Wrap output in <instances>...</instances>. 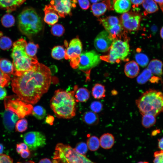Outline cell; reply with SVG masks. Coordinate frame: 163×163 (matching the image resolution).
I'll list each match as a JSON object with an SVG mask.
<instances>
[{"label":"cell","mask_w":163,"mask_h":163,"mask_svg":"<svg viewBox=\"0 0 163 163\" xmlns=\"http://www.w3.org/2000/svg\"><path fill=\"white\" fill-rule=\"evenodd\" d=\"M11 80L13 91L24 101L35 104L46 92L50 86L51 73L50 68L39 63L28 71H15Z\"/></svg>","instance_id":"6da1fadb"},{"label":"cell","mask_w":163,"mask_h":163,"mask_svg":"<svg viewBox=\"0 0 163 163\" xmlns=\"http://www.w3.org/2000/svg\"><path fill=\"white\" fill-rule=\"evenodd\" d=\"M77 88L75 86L72 91L58 89L55 92L51 99L50 105L58 117L69 119L75 116L76 100L75 94Z\"/></svg>","instance_id":"7a4b0ae2"},{"label":"cell","mask_w":163,"mask_h":163,"mask_svg":"<svg viewBox=\"0 0 163 163\" xmlns=\"http://www.w3.org/2000/svg\"><path fill=\"white\" fill-rule=\"evenodd\" d=\"M141 114H150L155 117L163 112V93L150 89L136 100Z\"/></svg>","instance_id":"3957f363"},{"label":"cell","mask_w":163,"mask_h":163,"mask_svg":"<svg viewBox=\"0 0 163 163\" xmlns=\"http://www.w3.org/2000/svg\"><path fill=\"white\" fill-rule=\"evenodd\" d=\"M18 25L20 31L28 37L37 34L43 26L40 15L35 9L30 7L24 8L18 15Z\"/></svg>","instance_id":"277c9868"},{"label":"cell","mask_w":163,"mask_h":163,"mask_svg":"<svg viewBox=\"0 0 163 163\" xmlns=\"http://www.w3.org/2000/svg\"><path fill=\"white\" fill-rule=\"evenodd\" d=\"M26 40L21 38L13 44L12 53L13 64L16 71L23 72L31 69L38 65L37 57H31L27 54Z\"/></svg>","instance_id":"5b68a950"},{"label":"cell","mask_w":163,"mask_h":163,"mask_svg":"<svg viewBox=\"0 0 163 163\" xmlns=\"http://www.w3.org/2000/svg\"><path fill=\"white\" fill-rule=\"evenodd\" d=\"M53 159L59 163H95L77 152L68 145L59 143L56 146Z\"/></svg>","instance_id":"8992f818"},{"label":"cell","mask_w":163,"mask_h":163,"mask_svg":"<svg viewBox=\"0 0 163 163\" xmlns=\"http://www.w3.org/2000/svg\"><path fill=\"white\" fill-rule=\"evenodd\" d=\"M5 109L10 110L15 113L19 118H23L32 113L33 107L15 95L6 97L4 99Z\"/></svg>","instance_id":"52a82bcc"},{"label":"cell","mask_w":163,"mask_h":163,"mask_svg":"<svg viewBox=\"0 0 163 163\" xmlns=\"http://www.w3.org/2000/svg\"><path fill=\"white\" fill-rule=\"evenodd\" d=\"M129 52V45L127 41L120 39L114 40L110 49L108 55L104 58L108 62L113 63L120 60H124Z\"/></svg>","instance_id":"ba28073f"},{"label":"cell","mask_w":163,"mask_h":163,"mask_svg":"<svg viewBox=\"0 0 163 163\" xmlns=\"http://www.w3.org/2000/svg\"><path fill=\"white\" fill-rule=\"evenodd\" d=\"M101 57L95 51L91 50L81 53L78 68L88 77L91 69L100 63Z\"/></svg>","instance_id":"9c48e42d"},{"label":"cell","mask_w":163,"mask_h":163,"mask_svg":"<svg viewBox=\"0 0 163 163\" xmlns=\"http://www.w3.org/2000/svg\"><path fill=\"white\" fill-rule=\"evenodd\" d=\"M82 50V42L77 37L70 41L66 50L64 58L66 59L70 60V65L74 69L78 68Z\"/></svg>","instance_id":"30bf717a"},{"label":"cell","mask_w":163,"mask_h":163,"mask_svg":"<svg viewBox=\"0 0 163 163\" xmlns=\"http://www.w3.org/2000/svg\"><path fill=\"white\" fill-rule=\"evenodd\" d=\"M24 142L32 151L44 147L46 144V138L42 133L39 131H30L23 136Z\"/></svg>","instance_id":"8fae6325"},{"label":"cell","mask_w":163,"mask_h":163,"mask_svg":"<svg viewBox=\"0 0 163 163\" xmlns=\"http://www.w3.org/2000/svg\"><path fill=\"white\" fill-rule=\"evenodd\" d=\"M113 40L109 33L104 30L100 32L95 38L94 46L98 51L104 52L110 49Z\"/></svg>","instance_id":"7c38bea8"},{"label":"cell","mask_w":163,"mask_h":163,"mask_svg":"<svg viewBox=\"0 0 163 163\" xmlns=\"http://www.w3.org/2000/svg\"><path fill=\"white\" fill-rule=\"evenodd\" d=\"M75 2L72 0H51L50 4L53 6L59 16L64 18L71 15L72 8L75 6Z\"/></svg>","instance_id":"4fadbf2b"},{"label":"cell","mask_w":163,"mask_h":163,"mask_svg":"<svg viewBox=\"0 0 163 163\" xmlns=\"http://www.w3.org/2000/svg\"><path fill=\"white\" fill-rule=\"evenodd\" d=\"M3 122L5 128L8 131L12 130L18 119V116L13 111L5 109L2 114Z\"/></svg>","instance_id":"5bb4252c"},{"label":"cell","mask_w":163,"mask_h":163,"mask_svg":"<svg viewBox=\"0 0 163 163\" xmlns=\"http://www.w3.org/2000/svg\"><path fill=\"white\" fill-rule=\"evenodd\" d=\"M44 22L48 24L53 25L58 21L59 15L53 6L51 4L46 5L43 9Z\"/></svg>","instance_id":"9a60e30c"},{"label":"cell","mask_w":163,"mask_h":163,"mask_svg":"<svg viewBox=\"0 0 163 163\" xmlns=\"http://www.w3.org/2000/svg\"><path fill=\"white\" fill-rule=\"evenodd\" d=\"M141 17L139 15H131L125 20L121 21V24L123 28L130 31L138 30L139 27Z\"/></svg>","instance_id":"2e32d148"},{"label":"cell","mask_w":163,"mask_h":163,"mask_svg":"<svg viewBox=\"0 0 163 163\" xmlns=\"http://www.w3.org/2000/svg\"><path fill=\"white\" fill-rule=\"evenodd\" d=\"M26 0H0V8L6 10L8 12L15 10Z\"/></svg>","instance_id":"e0dca14e"},{"label":"cell","mask_w":163,"mask_h":163,"mask_svg":"<svg viewBox=\"0 0 163 163\" xmlns=\"http://www.w3.org/2000/svg\"><path fill=\"white\" fill-rule=\"evenodd\" d=\"M124 71L127 77L133 78L138 75L139 72V68L136 62L132 60L129 62L125 64Z\"/></svg>","instance_id":"ac0fdd59"},{"label":"cell","mask_w":163,"mask_h":163,"mask_svg":"<svg viewBox=\"0 0 163 163\" xmlns=\"http://www.w3.org/2000/svg\"><path fill=\"white\" fill-rule=\"evenodd\" d=\"M131 3L130 0H116L113 5L115 11L118 13L127 12L130 9Z\"/></svg>","instance_id":"d6986e66"},{"label":"cell","mask_w":163,"mask_h":163,"mask_svg":"<svg viewBox=\"0 0 163 163\" xmlns=\"http://www.w3.org/2000/svg\"><path fill=\"white\" fill-rule=\"evenodd\" d=\"M98 20L107 31L120 23L118 18L115 16H109L99 19Z\"/></svg>","instance_id":"ffe728a7"},{"label":"cell","mask_w":163,"mask_h":163,"mask_svg":"<svg viewBox=\"0 0 163 163\" xmlns=\"http://www.w3.org/2000/svg\"><path fill=\"white\" fill-rule=\"evenodd\" d=\"M115 139L113 135L110 133H105L100 137V145L104 149H109L113 145Z\"/></svg>","instance_id":"44dd1931"},{"label":"cell","mask_w":163,"mask_h":163,"mask_svg":"<svg viewBox=\"0 0 163 163\" xmlns=\"http://www.w3.org/2000/svg\"><path fill=\"white\" fill-rule=\"evenodd\" d=\"M162 62L158 59H153L149 63L148 68L152 73L158 76H161L163 74Z\"/></svg>","instance_id":"7402d4cb"},{"label":"cell","mask_w":163,"mask_h":163,"mask_svg":"<svg viewBox=\"0 0 163 163\" xmlns=\"http://www.w3.org/2000/svg\"><path fill=\"white\" fill-rule=\"evenodd\" d=\"M0 69L4 73L9 76L13 75L16 71L13 63L3 58H0Z\"/></svg>","instance_id":"603a6c76"},{"label":"cell","mask_w":163,"mask_h":163,"mask_svg":"<svg viewBox=\"0 0 163 163\" xmlns=\"http://www.w3.org/2000/svg\"><path fill=\"white\" fill-rule=\"evenodd\" d=\"M83 122L89 125H95L98 124L99 118L98 115L93 111H88L84 113L82 117Z\"/></svg>","instance_id":"cb8c5ba5"},{"label":"cell","mask_w":163,"mask_h":163,"mask_svg":"<svg viewBox=\"0 0 163 163\" xmlns=\"http://www.w3.org/2000/svg\"><path fill=\"white\" fill-rule=\"evenodd\" d=\"M91 8L93 14L96 17H99L104 14L107 7L104 2H100L93 3Z\"/></svg>","instance_id":"d4e9b609"},{"label":"cell","mask_w":163,"mask_h":163,"mask_svg":"<svg viewBox=\"0 0 163 163\" xmlns=\"http://www.w3.org/2000/svg\"><path fill=\"white\" fill-rule=\"evenodd\" d=\"M105 86L104 85L97 83L92 88L91 93L94 98L97 99H102L105 97Z\"/></svg>","instance_id":"484cf974"},{"label":"cell","mask_w":163,"mask_h":163,"mask_svg":"<svg viewBox=\"0 0 163 163\" xmlns=\"http://www.w3.org/2000/svg\"><path fill=\"white\" fill-rule=\"evenodd\" d=\"M75 97L76 101L80 102H85L90 97V93L88 90L84 88H81L77 89L75 91Z\"/></svg>","instance_id":"4316f807"},{"label":"cell","mask_w":163,"mask_h":163,"mask_svg":"<svg viewBox=\"0 0 163 163\" xmlns=\"http://www.w3.org/2000/svg\"><path fill=\"white\" fill-rule=\"evenodd\" d=\"M142 6L147 14L153 13L158 10V7L153 0H144Z\"/></svg>","instance_id":"83f0119b"},{"label":"cell","mask_w":163,"mask_h":163,"mask_svg":"<svg viewBox=\"0 0 163 163\" xmlns=\"http://www.w3.org/2000/svg\"><path fill=\"white\" fill-rule=\"evenodd\" d=\"M142 116V124L146 128H148L154 125L155 123V117L150 114H145Z\"/></svg>","instance_id":"f1b7e54d"},{"label":"cell","mask_w":163,"mask_h":163,"mask_svg":"<svg viewBox=\"0 0 163 163\" xmlns=\"http://www.w3.org/2000/svg\"><path fill=\"white\" fill-rule=\"evenodd\" d=\"M65 53L66 50L62 46H57L53 48L51 55L53 58L60 60L65 57Z\"/></svg>","instance_id":"f546056e"},{"label":"cell","mask_w":163,"mask_h":163,"mask_svg":"<svg viewBox=\"0 0 163 163\" xmlns=\"http://www.w3.org/2000/svg\"><path fill=\"white\" fill-rule=\"evenodd\" d=\"M152 75V73L151 71L148 68H146L138 76L137 82L139 84H144L150 80Z\"/></svg>","instance_id":"4dcf8cb0"},{"label":"cell","mask_w":163,"mask_h":163,"mask_svg":"<svg viewBox=\"0 0 163 163\" xmlns=\"http://www.w3.org/2000/svg\"><path fill=\"white\" fill-rule=\"evenodd\" d=\"M87 144L88 149L91 151L97 150L100 145L99 139L94 136L89 137L87 141Z\"/></svg>","instance_id":"1f68e13d"},{"label":"cell","mask_w":163,"mask_h":163,"mask_svg":"<svg viewBox=\"0 0 163 163\" xmlns=\"http://www.w3.org/2000/svg\"><path fill=\"white\" fill-rule=\"evenodd\" d=\"M32 113L37 119L41 120L46 116V111L43 107L37 105L33 108Z\"/></svg>","instance_id":"d6a6232c"},{"label":"cell","mask_w":163,"mask_h":163,"mask_svg":"<svg viewBox=\"0 0 163 163\" xmlns=\"http://www.w3.org/2000/svg\"><path fill=\"white\" fill-rule=\"evenodd\" d=\"M39 45L32 42L27 43L26 46V52L29 56L31 57H35Z\"/></svg>","instance_id":"836d02e7"},{"label":"cell","mask_w":163,"mask_h":163,"mask_svg":"<svg viewBox=\"0 0 163 163\" xmlns=\"http://www.w3.org/2000/svg\"><path fill=\"white\" fill-rule=\"evenodd\" d=\"M1 22L4 27H12L14 24L15 23V19L12 15L6 14L2 18Z\"/></svg>","instance_id":"e575fe53"},{"label":"cell","mask_w":163,"mask_h":163,"mask_svg":"<svg viewBox=\"0 0 163 163\" xmlns=\"http://www.w3.org/2000/svg\"><path fill=\"white\" fill-rule=\"evenodd\" d=\"M135 58L136 63L141 67H145L148 64L149 58L145 54L143 53L136 54Z\"/></svg>","instance_id":"d590c367"},{"label":"cell","mask_w":163,"mask_h":163,"mask_svg":"<svg viewBox=\"0 0 163 163\" xmlns=\"http://www.w3.org/2000/svg\"><path fill=\"white\" fill-rule=\"evenodd\" d=\"M65 31L64 27L60 24H56L53 25L51 29L52 34L57 37H61L62 36Z\"/></svg>","instance_id":"8d00e7d4"},{"label":"cell","mask_w":163,"mask_h":163,"mask_svg":"<svg viewBox=\"0 0 163 163\" xmlns=\"http://www.w3.org/2000/svg\"><path fill=\"white\" fill-rule=\"evenodd\" d=\"M123 28L121 24L120 23L110 29L107 32L114 40H116L117 37L122 32Z\"/></svg>","instance_id":"74e56055"},{"label":"cell","mask_w":163,"mask_h":163,"mask_svg":"<svg viewBox=\"0 0 163 163\" xmlns=\"http://www.w3.org/2000/svg\"><path fill=\"white\" fill-rule=\"evenodd\" d=\"M12 42L11 39L6 36H2L0 38V48L5 50L10 48L12 46Z\"/></svg>","instance_id":"f35d334b"},{"label":"cell","mask_w":163,"mask_h":163,"mask_svg":"<svg viewBox=\"0 0 163 163\" xmlns=\"http://www.w3.org/2000/svg\"><path fill=\"white\" fill-rule=\"evenodd\" d=\"M28 123L25 119H22L18 120L15 124L16 131L23 132L25 131L27 128Z\"/></svg>","instance_id":"ab89813d"},{"label":"cell","mask_w":163,"mask_h":163,"mask_svg":"<svg viewBox=\"0 0 163 163\" xmlns=\"http://www.w3.org/2000/svg\"><path fill=\"white\" fill-rule=\"evenodd\" d=\"M88 148L87 144L86 143L81 142L77 143L74 149L78 153L84 155L87 152Z\"/></svg>","instance_id":"60d3db41"},{"label":"cell","mask_w":163,"mask_h":163,"mask_svg":"<svg viewBox=\"0 0 163 163\" xmlns=\"http://www.w3.org/2000/svg\"><path fill=\"white\" fill-rule=\"evenodd\" d=\"M10 81V76L4 73L0 69V85L3 87L8 86Z\"/></svg>","instance_id":"b9f144b4"},{"label":"cell","mask_w":163,"mask_h":163,"mask_svg":"<svg viewBox=\"0 0 163 163\" xmlns=\"http://www.w3.org/2000/svg\"><path fill=\"white\" fill-rule=\"evenodd\" d=\"M90 108L92 111L95 113H99L102 110L103 105L99 101H94L91 104Z\"/></svg>","instance_id":"7bdbcfd3"},{"label":"cell","mask_w":163,"mask_h":163,"mask_svg":"<svg viewBox=\"0 0 163 163\" xmlns=\"http://www.w3.org/2000/svg\"><path fill=\"white\" fill-rule=\"evenodd\" d=\"M154 163H163V151L160 150L154 153Z\"/></svg>","instance_id":"ee69618b"},{"label":"cell","mask_w":163,"mask_h":163,"mask_svg":"<svg viewBox=\"0 0 163 163\" xmlns=\"http://www.w3.org/2000/svg\"><path fill=\"white\" fill-rule=\"evenodd\" d=\"M80 7L84 10H87L90 4L89 0H77Z\"/></svg>","instance_id":"f6af8a7d"},{"label":"cell","mask_w":163,"mask_h":163,"mask_svg":"<svg viewBox=\"0 0 163 163\" xmlns=\"http://www.w3.org/2000/svg\"><path fill=\"white\" fill-rule=\"evenodd\" d=\"M0 163H13L12 159L9 156L6 155H0Z\"/></svg>","instance_id":"bcb514c9"},{"label":"cell","mask_w":163,"mask_h":163,"mask_svg":"<svg viewBox=\"0 0 163 163\" xmlns=\"http://www.w3.org/2000/svg\"><path fill=\"white\" fill-rule=\"evenodd\" d=\"M25 150H29V148L25 143H21L17 145L16 150L18 153H20L21 151Z\"/></svg>","instance_id":"7dc6e473"},{"label":"cell","mask_w":163,"mask_h":163,"mask_svg":"<svg viewBox=\"0 0 163 163\" xmlns=\"http://www.w3.org/2000/svg\"><path fill=\"white\" fill-rule=\"evenodd\" d=\"M6 95L7 91L5 88L0 85V100L4 99Z\"/></svg>","instance_id":"c3c4849f"},{"label":"cell","mask_w":163,"mask_h":163,"mask_svg":"<svg viewBox=\"0 0 163 163\" xmlns=\"http://www.w3.org/2000/svg\"><path fill=\"white\" fill-rule=\"evenodd\" d=\"M54 117L50 115H48L45 119L46 123L50 125H53L54 121Z\"/></svg>","instance_id":"681fc988"},{"label":"cell","mask_w":163,"mask_h":163,"mask_svg":"<svg viewBox=\"0 0 163 163\" xmlns=\"http://www.w3.org/2000/svg\"><path fill=\"white\" fill-rule=\"evenodd\" d=\"M20 154L23 158H25L29 156L30 155V152L29 150H25L21 151Z\"/></svg>","instance_id":"f907efd6"},{"label":"cell","mask_w":163,"mask_h":163,"mask_svg":"<svg viewBox=\"0 0 163 163\" xmlns=\"http://www.w3.org/2000/svg\"><path fill=\"white\" fill-rule=\"evenodd\" d=\"M144 0H130L131 2L133 5L138 6L142 4Z\"/></svg>","instance_id":"816d5d0a"},{"label":"cell","mask_w":163,"mask_h":163,"mask_svg":"<svg viewBox=\"0 0 163 163\" xmlns=\"http://www.w3.org/2000/svg\"><path fill=\"white\" fill-rule=\"evenodd\" d=\"M158 147L159 149L163 151V137L158 139Z\"/></svg>","instance_id":"f5cc1de1"},{"label":"cell","mask_w":163,"mask_h":163,"mask_svg":"<svg viewBox=\"0 0 163 163\" xmlns=\"http://www.w3.org/2000/svg\"><path fill=\"white\" fill-rule=\"evenodd\" d=\"M39 163H52V162L49 159L45 158L41 160Z\"/></svg>","instance_id":"db71d44e"},{"label":"cell","mask_w":163,"mask_h":163,"mask_svg":"<svg viewBox=\"0 0 163 163\" xmlns=\"http://www.w3.org/2000/svg\"><path fill=\"white\" fill-rule=\"evenodd\" d=\"M3 145L0 143V155H2L3 151Z\"/></svg>","instance_id":"11a10c76"},{"label":"cell","mask_w":163,"mask_h":163,"mask_svg":"<svg viewBox=\"0 0 163 163\" xmlns=\"http://www.w3.org/2000/svg\"><path fill=\"white\" fill-rule=\"evenodd\" d=\"M160 35L161 38L163 39V27H162L161 29Z\"/></svg>","instance_id":"9f6ffc18"},{"label":"cell","mask_w":163,"mask_h":163,"mask_svg":"<svg viewBox=\"0 0 163 163\" xmlns=\"http://www.w3.org/2000/svg\"><path fill=\"white\" fill-rule=\"evenodd\" d=\"M155 2L161 4L163 3V0H153Z\"/></svg>","instance_id":"6f0895ef"},{"label":"cell","mask_w":163,"mask_h":163,"mask_svg":"<svg viewBox=\"0 0 163 163\" xmlns=\"http://www.w3.org/2000/svg\"><path fill=\"white\" fill-rule=\"evenodd\" d=\"M90 1L93 3L97 2L100 0H90Z\"/></svg>","instance_id":"680465c9"},{"label":"cell","mask_w":163,"mask_h":163,"mask_svg":"<svg viewBox=\"0 0 163 163\" xmlns=\"http://www.w3.org/2000/svg\"><path fill=\"white\" fill-rule=\"evenodd\" d=\"M160 8L161 9L162 12H163V3L161 4H159Z\"/></svg>","instance_id":"91938a15"},{"label":"cell","mask_w":163,"mask_h":163,"mask_svg":"<svg viewBox=\"0 0 163 163\" xmlns=\"http://www.w3.org/2000/svg\"><path fill=\"white\" fill-rule=\"evenodd\" d=\"M18 163H20V162H18ZM24 163H35L33 161H28Z\"/></svg>","instance_id":"94428289"},{"label":"cell","mask_w":163,"mask_h":163,"mask_svg":"<svg viewBox=\"0 0 163 163\" xmlns=\"http://www.w3.org/2000/svg\"><path fill=\"white\" fill-rule=\"evenodd\" d=\"M137 163H149V162L147 161H139Z\"/></svg>","instance_id":"6125c7cd"},{"label":"cell","mask_w":163,"mask_h":163,"mask_svg":"<svg viewBox=\"0 0 163 163\" xmlns=\"http://www.w3.org/2000/svg\"><path fill=\"white\" fill-rule=\"evenodd\" d=\"M54 163H59L58 162H57L55 160H54Z\"/></svg>","instance_id":"be15d7a7"},{"label":"cell","mask_w":163,"mask_h":163,"mask_svg":"<svg viewBox=\"0 0 163 163\" xmlns=\"http://www.w3.org/2000/svg\"></svg>","instance_id":"e7e4bbea"}]
</instances>
